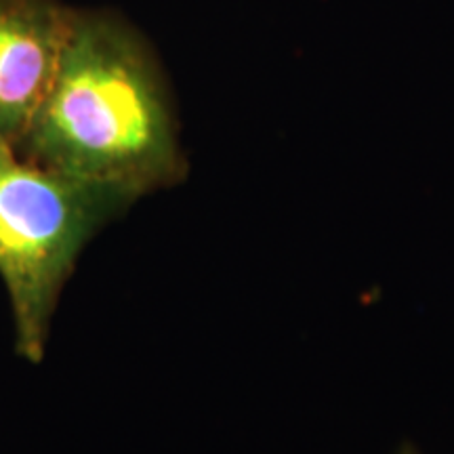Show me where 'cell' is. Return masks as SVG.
Returning a JSON list of instances; mask_svg holds the SVG:
<instances>
[{
  "mask_svg": "<svg viewBox=\"0 0 454 454\" xmlns=\"http://www.w3.org/2000/svg\"><path fill=\"white\" fill-rule=\"evenodd\" d=\"M137 200L118 185L38 167L0 141V280L17 356L43 362L61 293L82 251Z\"/></svg>",
  "mask_w": 454,
  "mask_h": 454,
  "instance_id": "2",
  "label": "cell"
},
{
  "mask_svg": "<svg viewBox=\"0 0 454 454\" xmlns=\"http://www.w3.org/2000/svg\"><path fill=\"white\" fill-rule=\"evenodd\" d=\"M397 454H419V452L414 450V448H412L411 444H406V446L400 448V452H397Z\"/></svg>",
  "mask_w": 454,
  "mask_h": 454,
  "instance_id": "4",
  "label": "cell"
},
{
  "mask_svg": "<svg viewBox=\"0 0 454 454\" xmlns=\"http://www.w3.org/2000/svg\"><path fill=\"white\" fill-rule=\"evenodd\" d=\"M15 150L139 200L187 177L160 61L127 20L104 9H74L53 81Z\"/></svg>",
  "mask_w": 454,
  "mask_h": 454,
  "instance_id": "1",
  "label": "cell"
},
{
  "mask_svg": "<svg viewBox=\"0 0 454 454\" xmlns=\"http://www.w3.org/2000/svg\"><path fill=\"white\" fill-rule=\"evenodd\" d=\"M74 9L59 0H0V141L20 144L49 90Z\"/></svg>",
  "mask_w": 454,
  "mask_h": 454,
  "instance_id": "3",
  "label": "cell"
}]
</instances>
